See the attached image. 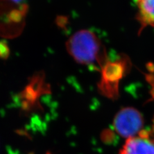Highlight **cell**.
<instances>
[{
  "instance_id": "obj_1",
  "label": "cell",
  "mask_w": 154,
  "mask_h": 154,
  "mask_svg": "<svg viewBox=\"0 0 154 154\" xmlns=\"http://www.w3.org/2000/svg\"><path fill=\"white\" fill-rule=\"evenodd\" d=\"M67 48L74 59L83 64H98L102 66L106 59L102 43L91 31L82 30L75 33L67 41Z\"/></svg>"
},
{
  "instance_id": "obj_2",
  "label": "cell",
  "mask_w": 154,
  "mask_h": 154,
  "mask_svg": "<svg viewBox=\"0 0 154 154\" xmlns=\"http://www.w3.org/2000/svg\"><path fill=\"white\" fill-rule=\"evenodd\" d=\"M144 119L136 109L126 107L116 115L113 122L114 128L120 136L129 139L136 136L143 128Z\"/></svg>"
},
{
  "instance_id": "obj_3",
  "label": "cell",
  "mask_w": 154,
  "mask_h": 154,
  "mask_svg": "<svg viewBox=\"0 0 154 154\" xmlns=\"http://www.w3.org/2000/svg\"><path fill=\"white\" fill-rule=\"evenodd\" d=\"M119 154H154V125L127 139Z\"/></svg>"
},
{
  "instance_id": "obj_4",
  "label": "cell",
  "mask_w": 154,
  "mask_h": 154,
  "mask_svg": "<svg viewBox=\"0 0 154 154\" xmlns=\"http://www.w3.org/2000/svg\"><path fill=\"white\" fill-rule=\"evenodd\" d=\"M136 19L140 26L139 32L147 27L154 28V0H135Z\"/></svg>"
},
{
  "instance_id": "obj_5",
  "label": "cell",
  "mask_w": 154,
  "mask_h": 154,
  "mask_svg": "<svg viewBox=\"0 0 154 154\" xmlns=\"http://www.w3.org/2000/svg\"><path fill=\"white\" fill-rule=\"evenodd\" d=\"M15 1H16V0H15ZM16 1H19V0H16Z\"/></svg>"
}]
</instances>
